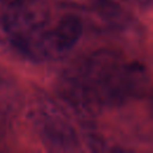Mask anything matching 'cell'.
Masks as SVG:
<instances>
[{"label": "cell", "mask_w": 153, "mask_h": 153, "mask_svg": "<svg viewBox=\"0 0 153 153\" xmlns=\"http://www.w3.org/2000/svg\"><path fill=\"white\" fill-rule=\"evenodd\" d=\"M146 67L127 61L118 51L99 49L68 69L59 81L65 104L80 115H94L145 94Z\"/></svg>", "instance_id": "6da1fadb"}, {"label": "cell", "mask_w": 153, "mask_h": 153, "mask_svg": "<svg viewBox=\"0 0 153 153\" xmlns=\"http://www.w3.org/2000/svg\"><path fill=\"white\" fill-rule=\"evenodd\" d=\"M44 0H10L0 7V47L20 55L26 43L48 25Z\"/></svg>", "instance_id": "7a4b0ae2"}, {"label": "cell", "mask_w": 153, "mask_h": 153, "mask_svg": "<svg viewBox=\"0 0 153 153\" xmlns=\"http://www.w3.org/2000/svg\"><path fill=\"white\" fill-rule=\"evenodd\" d=\"M29 115L42 143L51 152H75L80 140L66 110L53 98L37 94L30 103Z\"/></svg>", "instance_id": "3957f363"}, {"label": "cell", "mask_w": 153, "mask_h": 153, "mask_svg": "<svg viewBox=\"0 0 153 153\" xmlns=\"http://www.w3.org/2000/svg\"><path fill=\"white\" fill-rule=\"evenodd\" d=\"M82 22L74 14H66L56 23H48L23 48L20 56L32 61H51L68 54L80 41Z\"/></svg>", "instance_id": "277c9868"}, {"label": "cell", "mask_w": 153, "mask_h": 153, "mask_svg": "<svg viewBox=\"0 0 153 153\" xmlns=\"http://www.w3.org/2000/svg\"><path fill=\"white\" fill-rule=\"evenodd\" d=\"M24 94L16 76L0 65V116L13 117L24 106Z\"/></svg>", "instance_id": "5b68a950"}, {"label": "cell", "mask_w": 153, "mask_h": 153, "mask_svg": "<svg viewBox=\"0 0 153 153\" xmlns=\"http://www.w3.org/2000/svg\"><path fill=\"white\" fill-rule=\"evenodd\" d=\"M7 1H10V0H0V7H1V6H4Z\"/></svg>", "instance_id": "8992f818"}]
</instances>
